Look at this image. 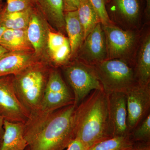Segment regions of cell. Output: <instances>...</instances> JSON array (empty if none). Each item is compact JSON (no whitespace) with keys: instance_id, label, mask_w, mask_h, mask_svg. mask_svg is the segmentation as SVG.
Listing matches in <instances>:
<instances>
[{"instance_id":"1","label":"cell","mask_w":150,"mask_h":150,"mask_svg":"<svg viewBox=\"0 0 150 150\" xmlns=\"http://www.w3.org/2000/svg\"><path fill=\"white\" fill-rule=\"evenodd\" d=\"M72 104L52 112L38 111L24 123L28 150H64L74 139Z\"/></svg>"},{"instance_id":"2","label":"cell","mask_w":150,"mask_h":150,"mask_svg":"<svg viewBox=\"0 0 150 150\" xmlns=\"http://www.w3.org/2000/svg\"><path fill=\"white\" fill-rule=\"evenodd\" d=\"M73 128L75 138L87 149L112 137L109 127L108 95L103 90L92 91L75 108Z\"/></svg>"},{"instance_id":"3","label":"cell","mask_w":150,"mask_h":150,"mask_svg":"<svg viewBox=\"0 0 150 150\" xmlns=\"http://www.w3.org/2000/svg\"><path fill=\"white\" fill-rule=\"evenodd\" d=\"M50 72L39 62L12 75L17 96L29 116L39 110Z\"/></svg>"},{"instance_id":"4","label":"cell","mask_w":150,"mask_h":150,"mask_svg":"<svg viewBox=\"0 0 150 150\" xmlns=\"http://www.w3.org/2000/svg\"><path fill=\"white\" fill-rule=\"evenodd\" d=\"M93 67L107 94L126 93L138 83L134 65L126 61L107 59Z\"/></svg>"},{"instance_id":"5","label":"cell","mask_w":150,"mask_h":150,"mask_svg":"<svg viewBox=\"0 0 150 150\" xmlns=\"http://www.w3.org/2000/svg\"><path fill=\"white\" fill-rule=\"evenodd\" d=\"M102 26L106 41V60L121 59L134 65L143 29L124 30L112 23Z\"/></svg>"},{"instance_id":"6","label":"cell","mask_w":150,"mask_h":150,"mask_svg":"<svg viewBox=\"0 0 150 150\" xmlns=\"http://www.w3.org/2000/svg\"><path fill=\"white\" fill-rule=\"evenodd\" d=\"M63 68L66 79L73 90L74 104L76 107L92 91L103 90L93 66L74 59Z\"/></svg>"},{"instance_id":"7","label":"cell","mask_w":150,"mask_h":150,"mask_svg":"<svg viewBox=\"0 0 150 150\" xmlns=\"http://www.w3.org/2000/svg\"><path fill=\"white\" fill-rule=\"evenodd\" d=\"M105 6L110 21L120 28L141 30L145 26V0H109Z\"/></svg>"},{"instance_id":"8","label":"cell","mask_w":150,"mask_h":150,"mask_svg":"<svg viewBox=\"0 0 150 150\" xmlns=\"http://www.w3.org/2000/svg\"><path fill=\"white\" fill-rule=\"evenodd\" d=\"M0 115L4 120L25 123L29 117L14 88L12 75L0 77Z\"/></svg>"},{"instance_id":"9","label":"cell","mask_w":150,"mask_h":150,"mask_svg":"<svg viewBox=\"0 0 150 150\" xmlns=\"http://www.w3.org/2000/svg\"><path fill=\"white\" fill-rule=\"evenodd\" d=\"M129 134L150 113V84L138 83L126 93Z\"/></svg>"},{"instance_id":"10","label":"cell","mask_w":150,"mask_h":150,"mask_svg":"<svg viewBox=\"0 0 150 150\" xmlns=\"http://www.w3.org/2000/svg\"><path fill=\"white\" fill-rule=\"evenodd\" d=\"M106 41L99 23L84 40L75 59L93 66L106 60Z\"/></svg>"},{"instance_id":"11","label":"cell","mask_w":150,"mask_h":150,"mask_svg":"<svg viewBox=\"0 0 150 150\" xmlns=\"http://www.w3.org/2000/svg\"><path fill=\"white\" fill-rule=\"evenodd\" d=\"M107 95L109 127L112 137L129 136L126 93H112Z\"/></svg>"},{"instance_id":"12","label":"cell","mask_w":150,"mask_h":150,"mask_svg":"<svg viewBox=\"0 0 150 150\" xmlns=\"http://www.w3.org/2000/svg\"><path fill=\"white\" fill-rule=\"evenodd\" d=\"M33 52L8 51L0 56V77L17 74L39 63Z\"/></svg>"},{"instance_id":"13","label":"cell","mask_w":150,"mask_h":150,"mask_svg":"<svg viewBox=\"0 0 150 150\" xmlns=\"http://www.w3.org/2000/svg\"><path fill=\"white\" fill-rule=\"evenodd\" d=\"M45 19L36 6L33 9L26 29L28 38L38 58L46 50L49 29L45 23Z\"/></svg>"},{"instance_id":"14","label":"cell","mask_w":150,"mask_h":150,"mask_svg":"<svg viewBox=\"0 0 150 150\" xmlns=\"http://www.w3.org/2000/svg\"><path fill=\"white\" fill-rule=\"evenodd\" d=\"M146 26L142 30L134 64L138 83L142 85L150 84V30Z\"/></svg>"},{"instance_id":"15","label":"cell","mask_w":150,"mask_h":150,"mask_svg":"<svg viewBox=\"0 0 150 150\" xmlns=\"http://www.w3.org/2000/svg\"><path fill=\"white\" fill-rule=\"evenodd\" d=\"M46 50L51 62L56 67H64L71 59L69 38L59 31L49 30Z\"/></svg>"},{"instance_id":"16","label":"cell","mask_w":150,"mask_h":150,"mask_svg":"<svg viewBox=\"0 0 150 150\" xmlns=\"http://www.w3.org/2000/svg\"><path fill=\"white\" fill-rule=\"evenodd\" d=\"M46 20L56 31L66 33L63 0H34Z\"/></svg>"},{"instance_id":"17","label":"cell","mask_w":150,"mask_h":150,"mask_svg":"<svg viewBox=\"0 0 150 150\" xmlns=\"http://www.w3.org/2000/svg\"><path fill=\"white\" fill-rule=\"evenodd\" d=\"M24 123L4 121V134L0 150H25L28 144L24 137Z\"/></svg>"},{"instance_id":"18","label":"cell","mask_w":150,"mask_h":150,"mask_svg":"<svg viewBox=\"0 0 150 150\" xmlns=\"http://www.w3.org/2000/svg\"><path fill=\"white\" fill-rule=\"evenodd\" d=\"M64 19L66 31L71 46V59L74 60L85 40L84 33L77 11L64 13Z\"/></svg>"},{"instance_id":"19","label":"cell","mask_w":150,"mask_h":150,"mask_svg":"<svg viewBox=\"0 0 150 150\" xmlns=\"http://www.w3.org/2000/svg\"><path fill=\"white\" fill-rule=\"evenodd\" d=\"M0 46L8 51L33 52L26 29H7L0 39Z\"/></svg>"},{"instance_id":"20","label":"cell","mask_w":150,"mask_h":150,"mask_svg":"<svg viewBox=\"0 0 150 150\" xmlns=\"http://www.w3.org/2000/svg\"><path fill=\"white\" fill-rule=\"evenodd\" d=\"M74 96L71 92H56L45 91L38 111L52 112L65 106L74 104Z\"/></svg>"},{"instance_id":"21","label":"cell","mask_w":150,"mask_h":150,"mask_svg":"<svg viewBox=\"0 0 150 150\" xmlns=\"http://www.w3.org/2000/svg\"><path fill=\"white\" fill-rule=\"evenodd\" d=\"M77 11L79 19L83 28L85 39L97 24L101 22L90 0H81Z\"/></svg>"},{"instance_id":"22","label":"cell","mask_w":150,"mask_h":150,"mask_svg":"<svg viewBox=\"0 0 150 150\" xmlns=\"http://www.w3.org/2000/svg\"><path fill=\"white\" fill-rule=\"evenodd\" d=\"M35 7L21 11L11 13H6L1 10L0 25H4L7 29H27L33 9Z\"/></svg>"},{"instance_id":"23","label":"cell","mask_w":150,"mask_h":150,"mask_svg":"<svg viewBox=\"0 0 150 150\" xmlns=\"http://www.w3.org/2000/svg\"><path fill=\"white\" fill-rule=\"evenodd\" d=\"M135 143L129 136H115L93 145L86 150H134Z\"/></svg>"},{"instance_id":"24","label":"cell","mask_w":150,"mask_h":150,"mask_svg":"<svg viewBox=\"0 0 150 150\" xmlns=\"http://www.w3.org/2000/svg\"><path fill=\"white\" fill-rule=\"evenodd\" d=\"M150 113L129 134L135 143L150 142Z\"/></svg>"},{"instance_id":"25","label":"cell","mask_w":150,"mask_h":150,"mask_svg":"<svg viewBox=\"0 0 150 150\" xmlns=\"http://www.w3.org/2000/svg\"><path fill=\"white\" fill-rule=\"evenodd\" d=\"M45 91L56 92H70L64 81L57 70L51 71L48 75Z\"/></svg>"},{"instance_id":"26","label":"cell","mask_w":150,"mask_h":150,"mask_svg":"<svg viewBox=\"0 0 150 150\" xmlns=\"http://www.w3.org/2000/svg\"><path fill=\"white\" fill-rule=\"evenodd\" d=\"M35 6L34 0H6L1 11L6 13L21 11Z\"/></svg>"},{"instance_id":"27","label":"cell","mask_w":150,"mask_h":150,"mask_svg":"<svg viewBox=\"0 0 150 150\" xmlns=\"http://www.w3.org/2000/svg\"><path fill=\"white\" fill-rule=\"evenodd\" d=\"M90 1L98 15L101 24L104 25L112 24L106 11L105 0H90Z\"/></svg>"},{"instance_id":"28","label":"cell","mask_w":150,"mask_h":150,"mask_svg":"<svg viewBox=\"0 0 150 150\" xmlns=\"http://www.w3.org/2000/svg\"><path fill=\"white\" fill-rule=\"evenodd\" d=\"M64 13L77 11L80 4L81 0H63Z\"/></svg>"},{"instance_id":"29","label":"cell","mask_w":150,"mask_h":150,"mask_svg":"<svg viewBox=\"0 0 150 150\" xmlns=\"http://www.w3.org/2000/svg\"><path fill=\"white\" fill-rule=\"evenodd\" d=\"M87 148L77 139L75 138L66 150H86Z\"/></svg>"},{"instance_id":"30","label":"cell","mask_w":150,"mask_h":150,"mask_svg":"<svg viewBox=\"0 0 150 150\" xmlns=\"http://www.w3.org/2000/svg\"><path fill=\"white\" fill-rule=\"evenodd\" d=\"M144 20V25H149L150 23V0H145Z\"/></svg>"},{"instance_id":"31","label":"cell","mask_w":150,"mask_h":150,"mask_svg":"<svg viewBox=\"0 0 150 150\" xmlns=\"http://www.w3.org/2000/svg\"><path fill=\"white\" fill-rule=\"evenodd\" d=\"M134 150H150V142L135 143Z\"/></svg>"},{"instance_id":"32","label":"cell","mask_w":150,"mask_h":150,"mask_svg":"<svg viewBox=\"0 0 150 150\" xmlns=\"http://www.w3.org/2000/svg\"><path fill=\"white\" fill-rule=\"evenodd\" d=\"M4 119L0 115V142L1 143L4 134Z\"/></svg>"},{"instance_id":"33","label":"cell","mask_w":150,"mask_h":150,"mask_svg":"<svg viewBox=\"0 0 150 150\" xmlns=\"http://www.w3.org/2000/svg\"><path fill=\"white\" fill-rule=\"evenodd\" d=\"M6 30L7 28L4 26L2 25H0V39L2 37Z\"/></svg>"},{"instance_id":"34","label":"cell","mask_w":150,"mask_h":150,"mask_svg":"<svg viewBox=\"0 0 150 150\" xmlns=\"http://www.w3.org/2000/svg\"><path fill=\"white\" fill-rule=\"evenodd\" d=\"M7 50L5 48H3L2 46H0V56H1L3 54H5L6 52H8Z\"/></svg>"},{"instance_id":"35","label":"cell","mask_w":150,"mask_h":150,"mask_svg":"<svg viewBox=\"0 0 150 150\" xmlns=\"http://www.w3.org/2000/svg\"><path fill=\"white\" fill-rule=\"evenodd\" d=\"M3 0H0V6L2 5V2Z\"/></svg>"},{"instance_id":"36","label":"cell","mask_w":150,"mask_h":150,"mask_svg":"<svg viewBox=\"0 0 150 150\" xmlns=\"http://www.w3.org/2000/svg\"><path fill=\"white\" fill-rule=\"evenodd\" d=\"M2 9V5L0 6V12H1V10Z\"/></svg>"},{"instance_id":"37","label":"cell","mask_w":150,"mask_h":150,"mask_svg":"<svg viewBox=\"0 0 150 150\" xmlns=\"http://www.w3.org/2000/svg\"><path fill=\"white\" fill-rule=\"evenodd\" d=\"M109 0H105V3H107L109 1Z\"/></svg>"},{"instance_id":"38","label":"cell","mask_w":150,"mask_h":150,"mask_svg":"<svg viewBox=\"0 0 150 150\" xmlns=\"http://www.w3.org/2000/svg\"><path fill=\"white\" fill-rule=\"evenodd\" d=\"M25 150H28V148L27 147L26 148V149H25Z\"/></svg>"},{"instance_id":"39","label":"cell","mask_w":150,"mask_h":150,"mask_svg":"<svg viewBox=\"0 0 150 150\" xmlns=\"http://www.w3.org/2000/svg\"><path fill=\"white\" fill-rule=\"evenodd\" d=\"M1 142H0V146H1Z\"/></svg>"}]
</instances>
